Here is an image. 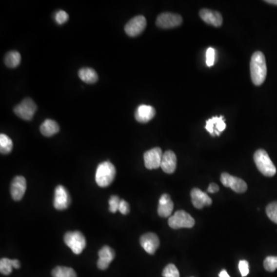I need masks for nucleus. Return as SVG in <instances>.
Instances as JSON below:
<instances>
[{
  "label": "nucleus",
  "mask_w": 277,
  "mask_h": 277,
  "mask_svg": "<svg viewBox=\"0 0 277 277\" xmlns=\"http://www.w3.org/2000/svg\"><path fill=\"white\" fill-rule=\"evenodd\" d=\"M59 131V126L56 121L53 119H46L40 126V132L42 135L50 137L55 135Z\"/></svg>",
  "instance_id": "obj_22"
},
{
  "label": "nucleus",
  "mask_w": 277,
  "mask_h": 277,
  "mask_svg": "<svg viewBox=\"0 0 277 277\" xmlns=\"http://www.w3.org/2000/svg\"><path fill=\"white\" fill-rule=\"evenodd\" d=\"M266 212L269 219L277 224V201L271 202L266 206Z\"/></svg>",
  "instance_id": "obj_27"
},
{
  "label": "nucleus",
  "mask_w": 277,
  "mask_h": 277,
  "mask_svg": "<svg viewBox=\"0 0 277 277\" xmlns=\"http://www.w3.org/2000/svg\"><path fill=\"white\" fill-rule=\"evenodd\" d=\"M219 277H230L226 270H223L219 273Z\"/></svg>",
  "instance_id": "obj_36"
},
{
  "label": "nucleus",
  "mask_w": 277,
  "mask_h": 277,
  "mask_svg": "<svg viewBox=\"0 0 277 277\" xmlns=\"http://www.w3.org/2000/svg\"><path fill=\"white\" fill-rule=\"evenodd\" d=\"M206 130L212 137L220 136L221 133L226 130V124L222 116L214 117L206 121Z\"/></svg>",
  "instance_id": "obj_14"
},
{
  "label": "nucleus",
  "mask_w": 277,
  "mask_h": 277,
  "mask_svg": "<svg viewBox=\"0 0 277 277\" xmlns=\"http://www.w3.org/2000/svg\"><path fill=\"white\" fill-rule=\"evenodd\" d=\"M64 242L75 254H80L86 247V241L80 231L67 232L64 236Z\"/></svg>",
  "instance_id": "obj_5"
},
{
  "label": "nucleus",
  "mask_w": 277,
  "mask_h": 277,
  "mask_svg": "<svg viewBox=\"0 0 277 277\" xmlns=\"http://www.w3.org/2000/svg\"><path fill=\"white\" fill-rule=\"evenodd\" d=\"M265 2H267V3L272 4V5L277 6V0H266Z\"/></svg>",
  "instance_id": "obj_37"
},
{
  "label": "nucleus",
  "mask_w": 277,
  "mask_h": 277,
  "mask_svg": "<svg viewBox=\"0 0 277 277\" xmlns=\"http://www.w3.org/2000/svg\"><path fill=\"white\" fill-rule=\"evenodd\" d=\"M254 159L256 166L263 175L272 177L277 173V168L275 165L274 164V162H272L268 153H266L264 150L260 149V150H257L254 153Z\"/></svg>",
  "instance_id": "obj_3"
},
{
  "label": "nucleus",
  "mask_w": 277,
  "mask_h": 277,
  "mask_svg": "<svg viewBox=\"0 0 277 277\" xmlns=\"http://www.w3.org/2000/svg\"><path fill=\"white\" fill-rule=\"evenodd\" d=\"M219 186L214 183V182H212V183H210L209 187H208L207 192L210 193V194H215V193L219 191Z\"/></svg>",
  "instance_id": "obj_35"
},
{
  "label": "nucleus",
  "mask_w": 277,
  "mask_h": 277,
  "mask_svg": "<svg viewBox=\"0 0 277 277\" xmlns=\"http://www.w3.org/2000/svg\"><path fill=\"white\" fill-rule=\"evenodd\" d=\"M71 203V198L69 192L62 186H58L56 188L54 195V207L58 210H66Z\"/></svg>",
  "instance_id": "obj_11"
},
{
  "label": "nucleus",
  "mask_w": 277,
  "mask_h": 277,
  "mask_svg": "<svg viewBox=\"0 0 277 277\" xmlns=\"http://www.w3.org/2000/svg\"><path fill=\"white\" fill-rule=\"evenodd\" d=\"M206 65L209 67L214 66L215 63L216 50L214 48L210 47L206 50Z\"/></svg>",
  "instance_id": "obj_31"
},
{
  "label": "nucleus",
  "mask_w": 277,
  "mask_h": 277,
  "mask_svg": "<svg viewBox=\"0 0 277 277\" xmlns=\"http://www.w3.org/2000/svg\"><path fill=\"white\" fill-rule=\"evenodd\" d=\"M265 270L268 272H274L277 269V257H266L263 262Z\"/></svg>",
  "instance_id": "obj_28"
},
{
  "label": "nucleus",
  "mask_w": 277,
  "mask_h": 277,
  "mask_svg": "<svg viewBox=\"0 0 277 277\" xmlns=\"http://www.w3.org/2000/svg\"><path fill=\"white\" fill-rule=\"evenodd\" d=\"M20 53L17 51H10L6 53L5 63L9 68H16L20 64Z\"/></svg>",
  "instance_id": "obj_24"
},
{
  "label": "nucleus",
  "mask_w": 277,
  "mask_h": 277,
  "mask_svg": "<svg viewBox=\"0 0 277 277\" xmlns=\"http://www.w3.org/2000/svg\"><path fill=\"white\" fill-rule=\"evenodd\" d=\"M163 277H180L179 272L174 264H168L162 271Z\"/></svg>",
  "instance_id": "obj_29"
},
{
  "label": "nucleus",
  "mask_w": 277,
  "mask_h": 277,
  "mask_svg": "<svg viewBox=\"0 0 277 277\" xmlns=\"http://www.w3.org/2000/svg\"><path fill=\"white\" fill-rule=\"evenodd\" d=\"M220 180L223 186L230 188L238 194H243L247 190V184L244 180L230 175L229 173H222L221 174Z\"/></svg>",
  "instance_id": "obj_7"
},
{
  "label": "nucleus",
  "mask_w": 277,
  "mask_h": 277,
  "mask_svg": "<svg viewBox=\"0 0 277 277\" xmlns=\"http://www.w3.org/2000/svg\"><path fill=\"white\" fill-rule=\"evenodd\" d=\"M55 18L57 23L62 25V24L67 22L68 20H69V15L63 10H59L56 15Z\"/></svg>",
  "instance_id": "obj_32"
},
{
  "label": "nucleus",
  "mask_w": 277,
  "mask_h": 277,
  "mask_svg": "<svg viewBox=\"0 0 277 277\" xmlns=\"http://www.w3.org/2000/svg\"><path fill=\"white\" fill-rule=\"evenodd\" d=\"M177 156L173 151L167 150L163 153L160 166L162 171L168 174H172L177 169Z\"/></svg>",
  "instance_id": "obj_18"
},
{
  "label": "nucleus",
  "mask_w": 277,
  "mask_h": 277,
  "mask_svg": "<svg viewBox=\"0 0 277 277\" xmlns=\"http://www.w3.org/2000/svg\"><path fill=\"white\" fill-rule=\"evenodd\" d=\"M173 208L174 204L170 196L168 194H162L159 199V206H158V214L159 217L164 218L170 217L173 213Z\"/></svg>",
  "instance_id": "obj_20"
},
{
  "label": "nucleus",
  "mask_w": 277,
  "mask_h": 277,
  "mask_svg": "<svg viewBox=\"0 0 277 277\" xmlns=\"http://www.w3.org/2000/svg\"><path fill=\"white\" fill-rule=\"evenodd\" d=\"M37 104L30 98H26L20 103L15 106V114L24 120L30 121L37 111Z\"/></svg>",
  "instance_id": "obj_6"
},
{
  "label": "nucleus",
  "mask_w": 277,
  "mask_h": 277,
  "mask_svg": "<svg viewBox=\"0 0 277 277\" xmlns=\"http://www.w3.org/2000/svg\"><path fill=\"white\" fill-rule=\"evenodd\" d=\"M26 180L22 176H17L12 181L10 186V193L12 198L15 201H20L22 199L26 190Z\"/></svg>",
  "instance_id": "obj_12"
},
{
  "label": "nucleus",
  "mask_w": 277,
  "mask_h": 277,
  "mask_svg": "<svg viewBox=\"0 0 277 277\" xmlns=\"http://www.w3.org/2000/svg\"><path fill=\"white\" fill-rule=\"evenodd\" d=\"M20 262L18 259H10L2 258L0 260V272L3 275H9L13 271V268H20Z\"/></svg>",
  "instance_id": "obj_21"
},
{
  "label": "nucleus",
  "mask_w": 277,
  "mask_h": 277,
  "mask_svg": "<svg viewBox=\"0 0 277 277\" xmlns=\"http://www.w3.org/2000/svg\"><path fill=\"white\" fill-rule=\"evenodd\" d=\"M191 199L193 205L197 209H202L204 206H210L212 199L207 194L199 190L198 188H194L191 190Z\"/></svg>",
  "instance_id": "obj_16"
},
{
  "label": "nucleus",
  "mask_w": 277,
  "mask_h": 277,
  "mask_svg": "<svg viewBox=\"0 0 277 277\" xmlns=\"http://www.w3.org/2000/svg\"><path fill=\"white\" fill-rule=\"evenodd\" d=\"M156 110L154 107L148 105H140L136 110L135 118L137 122L146 123L155 117Z\"/></svg>",
  "instance_id": "obj_19"
},
{
  "label": "nucleus",
  "mask_w": 277,
  "mask_h": 277,
  "mask_svg": "<svg viewBox=\"0 0 277 277\" xmlns=\"http://www.w3.org/2000/svg\"><path fill=\"white\" fill-rule=\"evenodd\" d=\"M13 143L11 138L6 134L0 135V152L2 154H8L13 150Z\"/></svg>",
  "instance_id": "obj_26"
},
{
  "label": "nucleus",
  "mask_w": 277,
  "mask_h": 277,
  "mask_svg": "<svg viewBox=\"0 0 277 277\" xmlns=\"http://www.w3.org/2000/svg\"><path fill=\"white\" fill-rule=\"evenodd\" d=\"M146 26V20L143 16L133 17L125 26V32L128 36L135 37L144 31Z\"/></svg>",
  "instance_id": "obj_9"
},
{
  "label": "nucleus",
  "mask_w": 277,
  "mask_h": 277,
  "mask_svg": "<svg viewBox=\"0 0 277 277\" xmlns=\"http://www.w3.org/2000/svg\"><path fill=\"white\" fill-rule=\"evenodd\" d=\"M250 74L252 81L256 86H260L264 82L267 74V67L266 58L262 52H255L252 56Z\"/></svg>",
  "instance_id": "obj_1"
},
{
  "label": "nucleus",
  "mask_w": 277,
  "mask_h": 277,
  "mask_svg": "<svg viewBox=\"0 0 277 277\" xmlns=\"http://www.w3.org/2000/svg\"><path fill=\"white\" fill-rule=\"evenodd\" d=\"M115 258V252L111 247L104 246L99 251V259L97 261V267L99 270H105L109 267L112 261Z\"/></svg>",
  "instance_id": "obj_15"
},
{
  "label": "nucleus",
  "mask_w": 277,
  "mask_h": 277,
  "mask_svg": "<svg viewBox=\"0 0 277 277\" xmlns=\"http://www.w3.org/2000/svg\"><path fill=\"white\" fill-rule=\"evenodd\" d=\"M79 77L81 80L88 84L95 83L98 80V74L91 68H82L79 71Z\"/></svg>",
  "instance_id": "obj_23"
},
{
  "label": "nucleus",
  "mask_w": 277,
  "mask_h": 277,
  "mask_svg": "<svg viewBox=\"0 0 277 277\" xmlns=\"http://www.w3.org/2000/svg\"><path fill=\"white\" fill-rule=\"evenodd\" d=\"M239 270L242 277H246L248 275L250 269H249V263L246 260H240L239 263Z\"/></svg>",
  "instance_id": "obj_33"
},
{
  "label": "nucleus",
  "mask_w": 277,
  "mask_h": 277,
  "mask_svg": "<svg viewBox=\"0 0 277 277\" xmlns=\"http://www.w3.org/2000/svg\"><path fill=\"white\" fill-rule=\"evenodd\" d=\"M130 210L129 203L126 201L122 199L120 204H119V211L120 212L121 214H123V215H127L130 213Z\"/></svg>",
  "instance_id": "obj_34"
},
{
  "label": "nucleus",
  "mask_w": 277,
  "mask_h": 277,
  "mask_svg": "<svg viewBox=\"0 0 277 277\" xmlns=\"http://www.w3.org/2000/svg\"><path fill=\"white\" fill-rule=\"evenodd\" d=\"M53 277H77L75 270L66 266H57L52 271Z\"/></svg>",
  "instance_id": "obj_25"
},
{
  "label": "nucleus",
  "mask_w": 277,
  "mask_h": 277,
  "mask_svg": "<svg viewBox=\"0 0 277 277\" xmlns=\"http://www.w3.org/2000/svg\"><path fill=\"white\" fill-rule=\"evenodd\" d=\"M168 223L174 230L192 228L195 225V219L184 210H179L169 218Z\"/></svg>",
  "instance_id": "obj_4"
},
{
  "label": "nucleus",
  "mask_w": 277,
  "mask_h": 277,
  "mask_svg": "<svg viewBox=\"0 0 277 277\" xmlns=\"http://www.w3.org/2000/svg\"><path fill=\"white\" fill-rule=\"evenodd\" d=\"M140 245L145 251L149 254H155L157 249L159 248V239L157 234L153 233H147L140 237Z\"/></svg>",
  "instance_id": "obj_13"
},
{
  "label": "nucleus",
  "mask_w": 277,
  "mask_h": 277,
  "mask_svg": "<svg viewBox=\"0 0 277 277\" xmlns=\"http://www.w3.org/2000/svg\"><path fill=\"white\" fill-rule=\"evenodd\" d=\"M182 22V18L180 15L172 13H161L157 17V26L162 29H172L180 26Z\"/></svg>",
  "instance_id": "obj_8"
},
{
  "label": "nucleus",
  "mask_w": 277,
  "mask_h": 277,
  "mask_svg": "<svg viewBox=\"0 0 277 277\" xmlns=\"http://www.w3.org/2000/svg\"><path fill=\"white\" fill-rule=\"evenodd\" d=\"M199 17L202 20L209 25L215 26V27H219L222 26V15L219 12L213 11L208 9H202L199 12Z\"/></svg>",
  "instance_id": "obj_17"
},
{
  "label": "nucleus",
  "mask_w": 277,
  "mask_h": 277,
  "mask_svg": "<svg viewBox=\"0 0 277 277\" xmlns=\"http://www.w3.org/2000/svg\"><path fill=\"white\" fill-rule=\"evenodd\" d=\"M120 199L118 196L113 195L110 197L109 200V204H110V211L113 214H116L119 210V204H120Z\"/></svg>",
  "instance_id": "obj_30"
},
{
  "label": "nucleus",
  "mask_w": 277,
  "mask_h": 277,
  "mask_svg": "<svg viewBox=\"0 0 277 277\" xmlns=\"http://www.w3.org/2000/svg\"><path fill=\"white\" fill-rule=\"evenodd\" d=\"M163 153L160 148L156 147L144 153L145 166L148 170H155L160 167Z\"/></svg>",
  "instance_id": "obj_10"
},
{
  "label": "nucleus",
  "mask_w": 277,
  "mask_h": 277,
  "mask_svg": "<svg viewBox=\"0 0 277 277\" xmlns=\"http://www.w3.org/2000/svg\"><path fill=\"white\" fill-rule=\"evenodd\" d=\"M116 168L109 161L101 162L97 166L95 179L97 185L100 187H107L115 179Z\"/></svg>",
  "instance_id": "obj_2"
}]
</instances>
